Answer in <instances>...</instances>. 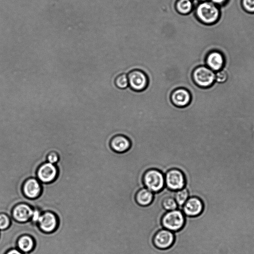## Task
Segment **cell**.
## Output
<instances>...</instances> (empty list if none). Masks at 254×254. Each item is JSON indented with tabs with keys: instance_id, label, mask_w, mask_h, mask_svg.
<instances>
[{
	"instance_id": "6da1fadb",
	"label": "cell",
	"mask_w": 254,
	"mask_h": 254,
	"mask_svg": "<svg viewBox=\"0 0 254 254\" xmlns=\"http://www.w3.org/2000/svg\"><path fill=\"white\" fill-rule=\"evenodd\" d=\"M197 19L202 23L211 25L216 23L220 16L219 9L210 1L199 3L194 8Z\"/></svg>"
},
{
	"instance_id": "7a4b0ae2",
	"label": "cell",
	"mask_w": 254,
	"mask_h": 254,
	"mask_svg": "<svg viewBox=\"0 0 254 254\" xmlns=\"http://www.w3.org/2000/svg\"><path fill=\"white\" fill-rule=\"evenodd\" d=\"M194 84L200 88L211 86L215 80V73L207 66L199 65L195 66L191 74Z\"/></svg>"
},
{
	"instance_id": "3957f363",
	"label": "cell",
	"mask_w": 254,
	"mask_h": 254,
	"mask_svg": "<svg viewBox=\"0 0 254 254\" xmlns=\"http://www.w3.org/2000/svg\"><path fill=\"white\" fill-rule=\"evenodd\" d=\"M185 215L181 209L167 211L163 216L161 224L163 228L173 232L180 231L184 226Z\"/></svg>"
},
{
	"instance_id": "277c9868",
	"label": "cell",
	"mask_w": 254,
	"mask_h": 254,
	"mask_svg": "<svg viewBox=\"0 0 254 254\" xmlns=\"http://www.w3.org/2000/svg\"><path fill=\"white\" fill-rule=\"evenodd\" d=\"M143 183L144 187L151 191L158 192L165 187V175L157 169H149L143 175Z\"/></svg>"
},
{
	"instance_id": "5b68a950",
	"label": "cell",
	"mask_w": 254,
	"mask_h": 254,
	"mask_svg": "<svg viewBox=\"0 0 254 254\" xmlns=\"http://www.w3.org/2000/svg\"><path fill=\"white\" fill-rule=\"evenodd\" d=\"M129 87L136 92H141L148 86L149 79L147 74L141 69H133L127 73Z\"/></svg>"
},
{
	"instance_id": "8992f818",
	"label": "cell",
	"mask_w": 254,
	"mask_h": 254,
	"mask_svg": "<svg viewBox=\"0 0 254 254\" xmlns=\"http://www.w3.org/2000/svg\"><path fill=\"white\" fill-rule=\"evenodd\" d=\"M165 187L177 191L185 187L186 179L183 172L177 169H172L165 174Z\"/></svg>"
},
{
	"instance_id": "52a82bcc",
	"label": "cell",
	"mask_w": 254,
	"mask_h": 254,
	"mask_svg": "<svg viewBox=\"0 0 254 254\" xmlns=\"http://www.w3.org/2000/svg\"><path fill=\"white\" fill-rule=\"evenodd\" d=\"M171 103L178 108H184L191 102V95L190 91L185 87L175 88L170 93Z\"/></svg>"
},
{
	"instance_id": "ba28073f",
	"label": "cell",
	"mask_w": 254,
	"mask_h": 254,
	"mask_svg": "<svg viewBox=\"0 0 254 254\" xmlns=\"http://www.w3.org/2000/svg\"><path fill=\"white\" fill-rule=\"evenodd\" d=\"M175 235L174 232L163 228L156 233L153 243L154 246L159 250H166L174 244Z\"/></svg>"
},
{
	"instance_id": "9c48e42d",
	"label": "cell",
	"mask_w": 254,
	"mask_h": 254,
	"mask_svg": "<svg viewBox=\"0 0 254 254\" xmlns=\"http://www.w3.org/2000/svg\"><path fill=\"white\" fill-rule=\"evenodd\" d=\"M204 208V203L201 199L196 196H191L188 198L181 209L185 216L194 217L201 215Z\"/></svg>"
},
{
	"instance_id": "30bf717a",
	"label": "cell",
	"mask_w": 254,
	"mask_h": 254,
	"mask_svg": "<svg viewBox=\"0 0 254 254\" xmlns=\"http://www.w3.org/2000/svg\"><path fill=\"white\" fill-rule=\"evenodd\" d=\"M58 169L55 165L48 162L42 164L37 172V179L42 183H49L55 180Z\"/></svg>"
},
{
	"instance_id": "8fae6325",
	"label": "cell",
	"mask_w": 254,
	"mask_h": 254,
	"mask_svg": "<svg viewBox=\"0 0 254 254\" xmlns=\"http://www.w3.org/2000/svg\"><path fill=\"white\" fill-rule=\"evenodd\" d=\"M37 224L43 232L51 233L57 228L58 220L54 213L51 211H45L41 215Z\"/></svg>"
},
{
	"instance_id": "7c38bea8",
	"label": "cell",
	"mask_w": 254,
	"mask_h": 254,
	"mask_svg": "<svg viewBox=\"0 0 254 254\" xmlns=\"http://www.w3.org/2000/svg\"><path fill=\"white\" fill-rule=\"evenodd\" d=\"M130 139L126 135L118 134L113 135L109 140L111 149L118 153H123L128 151L131 147Z\"/></svg>"
},
{
	"instance_id": "4fadbf2b",
	"label": "cell",
	"mask_w": 254,
	"mask_h": 254,
	"mask_svg": "<svg viewBox=\"0 0 254 254\" xmlns=\"http://www.w3.org/2000/svg\"><path fill=\"white\" fill-rule=\"evenodd\" d=\"M33 209L30 205L24 203L17 204L12 209V215L13 219L21 223L30 220Z\"/></svg>"
},
{
	"instance_id": "5bb4252c",
	"label": "cell",
	"mask_w": 254,
	"mask_h": 254,
	"mask_svg": "<svg viewBox=\"0 0 254 254\" xmlns=\"http://www.w3.org/2000/svg\"><path fill=\"white\" fill-rule=\"evenodd\" d=\"M41 190V182L36 178L27 179L25 181L22 187L24 195L30 199H34L39 196Z\"/></svg>"
},
{
	"instance_id": "9a60e30c",
	"label": "cell",
	"mask_w": 254,
	"mask_h": 254,
	"mask_svg": "<svg viewBox=\"0 0 254 254\" xmlns=\"http://www.w3.org/2000/svg\"><path fill=\"white\" fill-rule=\"evenodd\" d=\"M225 59L221 53L216 51L209 52L206 56L205 63L207 66L214 71H219L224 66Z\"/></svg>"
},
{
	"instance_id": "2e32d148",
	"label": "cell",
	"mask_w": 254,
	"mask_h": 254,
	"mask_svg": "<svg viewBox=\"0 0 254 254\" xmlns=\"http://www.w3.org/2000/svg\"><path fill=\"white\" fill-rule=\"evenodd\" d=\"M154 199V193L146 188L140 189L136 193L135 200L137 204L142 206L150 204Z\"/></svg>"
},
{
	"instance_id": "e0dca14e",
	"label": "cell",
	"mask_w": 254,
	"mask_h": 254,
	"mask_svg": "<svg viewBox=\"0 0 254 254\" xmlns=\"http://www.w3.org/2000/svg\"><path fill=\"white\" fill-rule=\"evenodd\" d=\"M35 246V242L32 237L28 235L20 236L17 241V249L24 254L31 252Z\"/></svg>"
},
{
	"instance_id": "ac0fdd59",
	"label": "cell",
	"mask_w": 254,
	"mask_h": 254,
	"mask_svg": "<svg viewBox=\"0 0 254 254\" xmlns=\"http://www.w3.org/2000/svg\"><path fill=\"white\" fill-rule=\"evenodd\" d=\"M175 8L177 12L182 15L190 14L194 9L192 0H177L175 3Z\"/></svg>"
},
{
	"instance_id": "d6986e66",
	"label": "cell",
	"mask_w": 254,
	"mask_h": 254,
	"mask_svg": "<svg viewBox=\"0 0 254 254\" xmlns=\"http://www.w3.org/2000/svg\"><path fill=\"white\" fill-rule=\"evenodd\" d=\"M175 191H173L166 195L162 199V206L166 211H169L178 208V204L174 198Z\"/></svg>"
},
{
	"instance_id": "ffe728a7",
	"label": "cell",
	"mask_w": 254,
	"mask_h": 254,
	"mask_svg": "<svg viewBox=\"0 0 254 254\" xmlns=\"http://www.w3.org/2000/svg\"><path fill=\"white\" fill-rule=\"evenodd\" d=\"M190 195L188 190L184 188L181 190L175 191L174 198L178 206V208H182L183 205L185 203ZM182 210V209H181Z\"/></svg>"
},
{
	"instance_id": "44dd1931",
	"label": "cell",
	"mask_w": 254,
	"mask_h": 254,
	"mask_svg": "<svg viewBox=\"0 0 254 254\" xmlns=\"http://www.w3.org/2000/svg\"><path fill=\"white\" fill-rule=\"evenodd\" d=\"M114 83L116 86L120 89H125L128 87L127 73L122 72L118 74L114 79Z\"/></svg>"
},
{
	"instance_id": "7402d4cb",
	"label": "cell",
	"mask_w": 254,
	"mask_h": 254,
	"mask_svg": "<svg viewBox=\"0 0 254 254\" xmlns=\"http://www.w3.org/2000/svg\"><path fill=\"white\" fill-rule=\"evenodd\" d=\"M10 225L9 217L4 213H0V231L8 228Z\"/></svg>"
},
{
	"instance_id": "603a6c76",
	"label": "cell",
	"mask_w": 254,
	"mask_h": 254,
	"mask_svg": "<svg viewBox=\"0 0 254 254\" xmlns=\"http://www.w3.org/2000/svg\"><path fill=\"white\" fill-rule=\"evenodd\" d=\"M242 5L247 12L254 13V0H242Z\"/></svg>"
},
{
	"instance_id": "cb8c5ba5",
	"label": "cell",
	"mask_w": 254,
	"mask_h": 254,
	"mask_svg": "<svg viewBox=\"0 0 254 254\" xmlns=\"http://www.w3.org/2000/svg\"><path fill=\"white\" fill-rule=\"evenodd\" d=\"M59 160V154L55 151H49L47 155V162L56 164Z\"/></svg>"
},
{
	"instance_id": "d4e9b609",
	"label": "cell",
	"mask_w": 254,
	"mask_h": 254,
	"mask_svg": "<svg viewBox=\"0 0 254 254\" xmlns=\"http://www.w3.org/2000/svg\"><path fill=\"white\" fill-rule=\"evenodd\" d=\"M228 78L227 72L224 70H219L215 74V80L219 83H223Z\"/></svg>"
},
{
	"instance_id": "484cf974",
	"label": "cell",
	"mask_w": 254,
	"mask_h": 254,
	"mask_svg": "<svg viewBox=\"0 0 254 254\" xmlns=\"http://www.w3.org/2000/svg\"><path fill=\"white\" fill-rule=\"evenodd\" d=\"M42 213V212L39 209H33V214L30 221L33 223L37 224Z\"/></svg>"
},
{
	"instance_id": "4316f807",
	"label": "cell",
	"mask_w": 254,
	"mask_h": 254,
	"mask_svg": "<svg viewBox=\"0 0 254 254\" xmlns=\"http://www.w3.org/2000/svg\"><path fill=\"white\" fill-rule=\"evenodd\" d=\"M209 1L217 6H220L225 4L228 0H209Z\"/></svg>"
},
{
	"instance_id": "83f0119b",
	"label": "cell",
	"mask_w": 254,
	"mask_h": 254,
	"mask_svg": "<svg viewBox=\"0 0 254 254\" xmlns=\"http://www.w3.org/2000/svg\"><path fill=\"white\" fill-rule=\"evenodd\" d=\"M5 254H25L17 248H13L7 251Z\"/></svg>"
},
{
	"instance_id": "f1b7e54d",
	"label": "cell",
	"mask_w": 254,
	"mask_h": 254,
	"mask_svg": "<svg viewBox=\"0 0 254 254\" xmlns=\"http://www.w3.org/2000/svg\"><path fill=\"white\" fill-rule=\"evenodd\" d=\"M154 198H157V199H159L161 201V202H162V199L160 197L154 196ZM155 248H156V247L154 246V247L152 250H151L150 251H148L147 252H144V253H141V254H150V253H151L153 251H154Z\"/></svg>"
},
{
	"instance_id": "f546056e",
	"label": "cell",
	"mask_w": 254,
	"mask_h": 254,
	"mask_svg": "<svg viewBox=\"0 0 254 254\" xmlns=\"http://www.w3.org/2000/svg\"><path fill=\"white\" fill-rule=\"evenodd\" d=\"M194 7L199 3L202 2L209 1V0H192Z\"/></svg>"
},
{
	"instance_id": "4dcf8cb0",
	"label": "cell",
	"mask_w": 254,
	"mask_h": 254,
	"mask_svg": "<svg viewBox=\"0 0 254 254\" xmlns=\"http://www.w3.org/2000/svg\"><path fill=\"white\" fill-rule=\"evenodd\" d=\"M154 196H156V195H154ZM157 196V197H160V198L162 199V197H160V196ZM161 203H162V202H161ZM155 250H156V248H155ZM155 250H154V251H155ZM154 251H153L152 252H153ZM152 252L150 253V254L152 253Z\"/></svg>"
}]
</instances>
